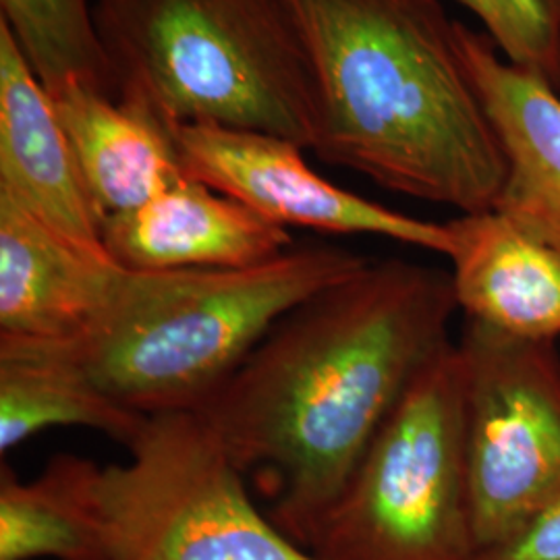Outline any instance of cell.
<instances>
[{"label":"cell","instance_id":"ac0fdd59","mask_svg":"<svg viewBox=\"0 0 560 560\" xmlns=\"http://www.w3.org/2000/svg\"><path fill=\"white\" fill-rule=\"evenodd\" d=\"M506 62L560 94V0H457Z\"/></svg>","mask_w":560,"mask_h":560},{"label":"cell","instance_id":"3957f363","mask_svg":"<svg viewBox=\"0 0 560 560\" xmlns=\"http://www.w3.org/2000/svg\"><path fill=\"white\" fill-rule=\"evenodd\" d=\"M365 264L342 247L307 245L249 268H122L101 318L55 342L141 416L200 411L282 316Z\"/></svg>","mask_w":560,"mask_h":560},{"label":"cell","instance_id":"9c48e42d","mask_svg":"<svg viewBox=\"0 0 560 560\" xmlns=\"http://www.w3.org/2000/svg\"><path fill=\"white\" fill-rule=\"evenodd\" d=\"M108 258L131 272L249 268L293 247L289 229L191 177L102 222Z\"/></svg>","mask_w":560,"mask_h":560},{"label":"cell","instance_id":"7a4b0ae2","mask_svg":"<svg viewBox=\"0 0 560 560\" xmlns=\"http://www.w3.org/2000/svg\"><path fill=\"white\" fill-rule=\"evenodd\" d=\"M316 90L312 152L384 189L478 214L506 179L441 0H289Z\"/></svg>","mask_w":560,"mask_h":560},{"label":"cell","instance_id":"277c9868","mask_svg":"<svg viewBox=\"0 0 560 560\" xmlns=\"http://www.w3.org/2000/svg\"><path fill=\"white\" fill-rule=\"evenodd\" d=\"M117 101L162 122L249 129L312 150L316 90L289 0H94Z\"/></svg>","mask_w":560,"mask_h":560},{"label":"cell","instance_id":"8992f818","mask_svg":"<svg viewBox=\"0 0 560 560\" xmlns=\"http://www.w3.org/2000/svg\"><path fill=\"white\" fill-rule=\"evenodd\" d=\"M127 448L98 481L110 560H318L261 515L198 411L148 416Z\"/></svg>","mask_w":560,"mask_h":560},{"label":"cell","instance_id":"5bb4252c","mask_svg":"<svg viewBox=\"0 0 560 560\" xmlns=\"http://www.w3.org/2000/svg\"><path fill=\"white\" fill-rule=\"evenodd\" d=\"M50 98L104 219L185 177L173 133L159 120L78 83Z\"/></svg>","mask_w":560,"mask_h":560},{"label":"cell","instance_id":"30bf717a","mask_svg":"<svg viewBox=\"0 0 560 560\" xmlns=\"http://www.w3.org/2000/svg\"><path fill=\"white\" fill-rule=\"evenodd\" d=\"M0 196L83 249L106 256L104 214L81 175L52 98L0 21Z\"/></svg>","mask_w":560,"mask_h":560},{"label":"cell","instance_id":"ba28073f","mask_svg":"<svg viewBox=\"0 0 560 560\" xmlns=\"http://www.w3.org/2000/svg\"><path fill=\"white\" fill-rule=\"evenodd\" d=\"M171 133L187 177L245 203L282 229L376 235L446 258L451 254L453 237L446 222L407 217L324 179L295 141L200 122L175 125Z\"/></svg>","mask_w":560,"mask_h":560},{"label":"cell","instance_id":"4fadbf2b","mask_svg":"<svg viewBox=\"0 0 560 560\" xmlns=\"http://www.w3.org/2000/svg\"><path fill=\"white\" fill-rule=\"evenodd\" d=\"M453 291L465 320L523 340L560 339V252L497 210L446 222Z\"/></svg>","mask_w":560,"mask_h":560},{"label":"cell","instance_id":"e0dca14e","mask_svg":"<svg viewBox=\"0 0 560 560\" xmlns=\"http://www.w3.org/2000/svg\"><path fill=\"white\" fill-rule=\"evenodd\" d=\"M0 13L48 96L78 83L117 98L92 0H0Z\"/></svg>","mask_w":560,"mask_h":560},{"label":"cell","instance_id":"2e32d148","mask_svg":"<svg viewBox=\"0 0 560 560\" xmlns=\"http://www.w3.org/2000/svg\"><path fill=\"white\" fill-rule=\"evenodd\" d=\"M102 465L60 453L38 478L0 471V560H110L98 504Z\"/></svg>","mask_w":560,"mask_h":560},{"label":"cell","instance_id":"6da1fadb","mask_svg":"<svg viewBox=\"0 0 560 560\" xmlns=\"http://www.w3.org/2000/svg\"><path fill=\"white\" fill-rule=\"evenodd\" d=\"M457 312L451 272L368 261L282 316L198 411L289 540L307 550Z\"/></svg>","mask_w":560,"mask_h":560},{"label":"cell","instance_id":"9a60e30c","mask_svg":"<svg viewBox=\"0 0 560 560\" xmlns=\"http://www.w3.org/2000/svg\"><path fill=\"white\" fill-rule=\"evenodd\" d=\"M148 416L108 397L55 340L0 335V453L48 428H88L129 446Z\"/></svg>","mask_w":560,"mask_h":560},{"label":"cell","instance_id":"52a82bcc","mask_svg":"<svg viewBox=\"0 0 560 560\" xmlns=\"http://www.w3.org/2000/svg\"><path fill=\"white\" fill-rule=\"evenodd\" d=\"M457 347L481 552L560 499V353L557 342L515 339L471 320Z\"/></svg>","mask_w":560,"mask_h":560},{"label":"cell","instance_id":"8fae6325","mask_svg":"<svg viewBox=\"0 0 560 560\" xmlns=\"http://www.w3.org/2000/svg\"><path fill=\"white\" fill-rule=\"evenodd\" d=\"M457 40L506 161L494 210L560 252V94L501 59L486 34L460 21Z\"/></svg>","mask_w":560,"mask_h":560},{"label":"cell","instance_id":"7c38bea8","mask_svg":"<svg viewBox=\"0 0 560 560\" xmlns=\"http://www.w3.org/2000/svg\"><path fill=\"white\" fill-rule=\"evenodd\" d=\"M120 270L0 196L2 337L78 339L108 307Z\"/></svg>","mask_w":560,"mask_h":560},{"label":"cell","instance_id":"5b68a950","mask_svg":"<svg viewBox=\"0 0 560 560\" xmlns=\"http://www.w3.org/2000/svg\"><path fill=\"white\" fill-rule=\"evenodd\" d=\"M318 560H476L457 342L423 365L307 546Z\"/></svg>","mask_w":560,"mask_h":560},{"label":"cell","instance_id":"d6986e66","mask_svg":"<svg viewBox=\"0 0 560 560\" xmlns=\"http://www.w3.org/2000/svg\"><path fill=\"white\" fill-rule=\"evenodd\" d=\"M476 560H560V499Z\"/></svg>","mask_w":560,"mask_h":560}]
</instances>
